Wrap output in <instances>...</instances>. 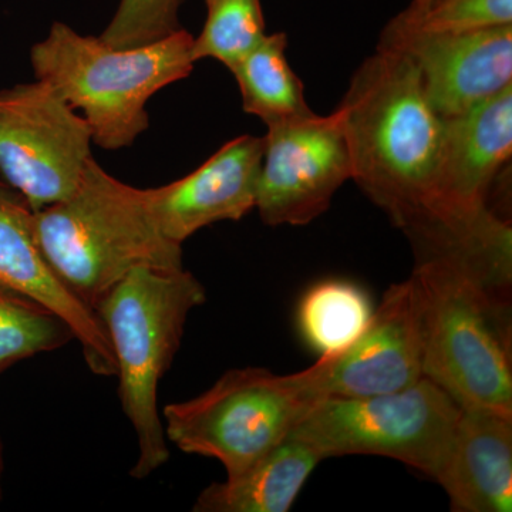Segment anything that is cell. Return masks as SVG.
Segmentation results:
<instances>
[{
    "label": "cell",
    "instance_id": "6da1fadb",
    "mask_svg": "<svg viewBox=\"0 0 512 512\" xmlns=\"http://www.w3.org/2000/svg\"><path fill=\"white\" fill-rule=\"evenodd\" d=\"M338 109L352 180L402 229L414 254H436L473 232L480 214L453 210L441 198L444 119L406 56L377 47Z\"/></svg>",
    "mask_w": 512,
    "mask_h": 512
},
{
    "label": "cell",
    "instance_id": "7a4b0ae2",
    "mask_svg": "<svg viewBox=\"0 0 512 512\" xmlns=\"http://www.w3.org/2000/svg\"><path fill=\"white\" fill-rule=\"evenodd\" d=\"M33 228L53 271L93 311L134 269L184 268L183 248L161 234L144 190L94 158L70 197L33 212Z\"/></svg>",
    "mask_w": 512,
    "mask_h": 512
},
{
    "label": "cell",
    "instance_id": "3957f363",
    "mask_svg": "<svg viewBox=\"0 0 512 512\" xmlns=\"http://www.w3.org/2000/svg\"><path fill=\"white\" fill-rule=\"evenodd\" d=\"M194 36L181 29L151 45L116 49L62 22L36 43L30 62L74 110L83 113L93 143L107 151L130 147L147 130L148 100L190 76Z\"/></svg>",
    "mask_w": 512,
    "mask_h": 512
},
{
    "label": "cell",
    "instance_id": "277c9868",
    "mask_svg": "<svg viewBox=\"0 0 512 512\" xmlns=\"http://www.w3.org/2000/svg\"><path fill=\"white\" fill-rule=\"evenodd\" d=\"M204 302V286L184 268H137L94 308L116 359L121 409L136 431L138 457L130 474L138 480L170 458L158 383L173 365L188 316Z\"/></svg>",
    "mask_w": 512,
    "mask_h": 512
},
{
    "label": "cell",
    "instance_id": "5b68a950",
    "mask_svg": "<svg viewBox=\"0 0 512 512\" xmlns=\"http://www.w3.org/2000/svg\"><path fill=\"white\" fill-rule=\"evenodd\" d=\"M423 305V376L461 409L512 416L508 299L446 259L417 261Z\"/></svg>",
    "mask_w": 512,
    "mask_h": 512
},
{
    "label": "cell",
    "instance_id": "8992f818",
    "mask_svg": "<svg viewBox=\"0 0 512 512\" xmlns=\"http://www.w3.org/2000/svg\"><path fill=\"white\" fill-rule=\"evenodd\" d=\"M322 363L293 375L232 369L207 392L163 410L167 440L181 451L220 461L238 476L292 433L322 399Z\"/></svg>",
    "mask_w": 512,
    "mask_h": 512
},
{
    "label": "cell",
    "instance_id": "52a82bcc",
    "mask_svg": "<svg viewBox=\"0 0 512 512\" xmlns=\"http://www.w3.org/2000/svg\"><path fill=\"white\" fill-rule=\"evenodd\" d=\"M461 407L431 380L372 396H326L292 430L322 460L393 458L434 480L450 450Z\"/></svg>",
    "mask_w": 512,
    "mask_h": 512
},
{
    "label": "cell",
    "instance_id": "ba28073f",
    "mask_svg": "<svg viewBox=\"0 0 512 512\" xmlns=\"http://www.w3.org/2000/svg\"><path fill=\"white\" fill-rule=\"evenodd\" d=\"M92 131L50 84L0 92V174L33 211L66 200L92 160Z\"/></svg>",
    "mask_w": 512,
    "mask_h": 512
},
{
    "label": "cell",
    "instance_id": "9c48e42d",
    "mask_svg": "<svg viewBox=\"0 0 512 512\" xmlns=\"http://www.w3.org/2000/svg\"><path fill=\"white\" fill-rule=\"evenodd\" d=\"M255 208L266 225H306L352 178L342 113L268 127Z\"/></svg>",
    "mask_w": 512,
    "mask_h": 512
},
{
    "label": "cell",
    "instance_id": "30bf717a",
    "mask_svg": "<svg viewBox=\"0 0 512 512\" xmlns=\"http://www.w3.org/2000/svg\"><path fill=\"white\" fill-rule=\"evenodd\" d=\"M402 53L419 72L431 106L457 116L512 84V25L464 33H427L390 20L379 46Z\"/></svg>",
    "mask_w": 512,
    "mask_h": 512
},
{
    "label": "cell",
    "instance_id": "8fae6325",
    "mask_svg": "<svg viewBox=\"0 0 512 512\" xmlns=\"http://www.w3.org/2000/svg\"><path fill=\"white\" fill-rule=\"evenodd\" d=\"M423 305L414 275L390 286L359 338L320 356L323 396L397 392L423 379Z\"/></svg>",
    "mask_w": 512,
    "mask_h": 512
},
{
    "label": "cell",
    "instance_id": "7c38bea8",
    "mask_svg": "<svg viewBox=\"0 0 512 512\" xmlns=\"http://www.w3.org/2000/svg\"><path fill=\"white\" fill-rule=\"evenodd\" d=\"M264 146V137L235 138L181 180L144 190L161 234L183 245L207 225L239 221L254 210Z\"/></svg>",
    "mask_w": 512,
    "mask_h": 512
},
{
    "label": "cell",
    "instance_id": "4fadbf2b",
    "mask_svg": "<svg viewBox=\"0 0 512 512\" xmlns=\"http://www.w3.org/2000/svg\"><path fill=\"white\" fill-rule=\"evenodd\" d=\"M33 211L0 181V279L64 320L94 375L116 376V359L103 323L53 271L37 244Z\"/></svg>",
    "mask_w": 512,
    "mask_h": 512
},
{
    "label": "cell",
    "instance_id": "5bb4252c",
    "mask_svg": "<svg viewBox=\"0 0 512 512\" xmlns=\"http://www.w3.org/2000/svg\"><path fill=\"white\" fill-rule=\"evenodd\" d=\"M512 153V84L476 106L444 119L439 190L448 207L485 210L495 175Z\"/></svg>",
    "mask_w": 512,
    "mask_h": 512
},
{
    "label": "cell",
    "instance_id": "9a60e30c",
    "mask_svg": "<svg viewBox=\"0 0 512 512\" xmlns=\"http://www.w3.org/2000/svg\"><path fill=\"white\" fill-rule=\"evenodd\" d=\"M437 483L456 512H511L512 416L463 409Z\"/></svg>",
    "mask_w": 512,
    "mask_h": 512
},
{
    "label": "cell",
    "instance_id": "2e32d148",
    "mask_svg": "<svg viewBox=\"0 0 512 512\" xmlns=\"http://www.w3.org/2000/svg\"><path fill=\"white\" fill-rule=\"evenodd\" d=\"M323 461L305 441L289 434L244 473L208 485L195 512H286Z\"/></svg>",
    "mask_w": 512,
    "mask_h": 512
},
{
    "label": "cell",
    "instance_id": "e0dca14e",
    "mask_svg": "<svg viewBox=\"0 0 512 512\" xmlns=\"http://www.w3.org/2000/svg\"><path fill=\"white\" fill-rule=\"evenodd\" d=\"M286 46L285 33L266 35L229 70L241 90L245 113L259 117L268 127L315 114L306 103L303 83L286 59Z\"/></svg>",
    "mask_w": 512,
    "mask_h": 512
},
{
    "label": "cell",
    "instance_id": "ac0fdd59",
    "mask_svg": "<svg viewBox=\"0 0 512 512\" xmlns=\"http://www.w3.org/2000/svg\"><path fill=\"white\" fill-rule=\"evenodd\" d=\"M373 311L365 289L343 279H328L303 295L298 326L303 340L320 356L339 355L359 338Z\"/></svg>",
    "mask_w": 512,
    "mask_h": 512
},
{
    "label": "cell",
    "instance_id": "d6986e66",
    "mask_svg": "<svg viewBox=\"0 0 512 512\" xmlns=\"http://www.w3.org/2000/svg\"><path fill=\"white\" fill-rule=\"evenodd\" d=\"M74 339L63 319L0 279V373Z\"/></svg>",
    "mask_w": 512,
    "mask_h": 512
},
{
    "label": "cell",
    "instance_id": "ffe728a7",
    "mask_svg": "<svg viewBox=\"0 0 512 512\" xmlns=\"http://www.w3.org/2000/svg\"><path fill=\"white\" fill-rule=\"evenodd\" d=\"M207 19L194 37V62L214 59L231 70L265 39L261 0H205Z\"/></svg>",
    "mask_w": 512,
    "mask_h": 512
},
{
    "label": "cell",
    "instance_id": "44dd1931",
    "mask_svg": "<svg viewBox=\"0 0 512 512\" xmlns=\"http://www.w3.org/2000/svg\"><path fill=\"white\" fill-rule=\"evenodd\" d=\"M427 33H464L512 25V0H429L413 2L392 19Z\"/></svg>",
    "mask_w": 512,
    "mask_h": 512
},
{
    "label": "cell",
    "instance_id": "7402d4cb",
    "mask_svg": "<svg viewBox=\"0 0 512 512\" xmlns=\"http://www.w3.org/2000/svg\"><path fill=\"white\" fill-rule=\"evenodd\" d=\"M184 0H121L109 26L99 36L116 49L151 45L181 30Z\"/></svg>",
    "mask_w": 512,
    "mask_h": 512
},
{
    "label": "cell",
    "instance_id": "603a6c76",
    "mask_svg": "<svg viewBox=\"0 0 512 512\" xmlns=\"http://www.w3.org/2000/svg\"><path fill=\"white\" fill-rule=\"evenodd\" d=\"M2 471H3V444H2V440H0V480H2ZM0 495H2V488H0Z\"/></svg>",
    "mask_w": 512,
    "mask_h": 512
},
{
    "label": "cell",
    "instance_id": "cb8c5ba5",
    "mask_svg": "<svg viewBox=\"0 0 512 512\" xmlns=\"http://www.w3.org/2000/svg\"><path fill=\"white\" fill-rule=\"evenodd\" d=\"M413 2H429V0H413Z\"/></svg>",
    "mask_w": 512,
    "mask_h": 512
}]
</instances>
